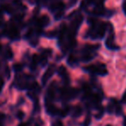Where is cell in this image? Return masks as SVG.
I'll list each match as a JSON object with an SVG mask.
<instances>
[{
    "label": "cell",
    "instance_id": "6da1fadb",
    "mask_svg": "<svg viewBox=\"0 0 126 126\" xmlns=\"http://www.w3.org/2000/svg\"><path fill=\"white\" fill-rule=\"evenodd\" d=\"M89 28L87 31L85 38L91 39L94 40H102L106 35V32L109 31L110 28L112 27L110 22H105L97 19H88Z\"/></svg>",
    "mask_w": 126,
    "mask_h": 126
},
{
    "label": "cell",
    "instance_id": "7a4b0ae2",
    "mask_svg": "<svg viewBox=\"0 0 126 126\" xmlns=\"http://www.w3.org/2000/svg\"><path fill=\"white\" fill-rule=\"evenodd\" d=\"M100 48V45H89L87 44L79 51V56H77L79 61L88 63V62L93 60L96 57L97 51Z\"/></svg>",
    "mask_w": 126,
    "mask_h": 126
},
{
    "label": "cell",
    "instance_id": "3957f363",
    "mask_svg": "<svg viewBox=\"0 0 126 126\" xmlns=\"http://www.w3.org/2000/svg\"><path fill=\"white\" fill-rule=\"evenodd\" d=\"M83 70L88 73L92 74V75H97L100 76H105L108 73L106 64L102 63H97L94 64L88 65V66L84 67Z\"/></svg>",
    "mask_w": 126,
    "mask_h": 126
},
{
    "label": "cell",
    "instance_id": "277c9868",
    "mask_svg": "<svg viewBox=\"0 0 126 126\" xmlns=\"http://www.w3.org/2000/svg\"><path fill=\"white\" fill-rule=\"evenodd\" d=\"M79 94V90L76 88H69V87L65 86L62 88L61 89L58 90V95L61 100L63 101H68L72 99H75Z\"/></svg>",
    "mask_w": 126,
    "mask_h": 126
},
{
    "label": "cell",
    "instance_id": "5b68a950",
    "mask_svg": "<svg viewBox=\"0 0 126 126\" xmlns=\"http://www.w3.org/2000/svg\"><path fill=\"white\" fill-rule=\"evenodd\" d=\"M90 14L94 16H106L111 17L112 16V14H114V11L107 10L104 6V1L97 3L96 4L94 5L93 10L90 11Z\"/></svg>",
    "mask_w": 126,
    "mask_h": 126
},
{
    "label": "cell",
    "instance_id": "8992f818",
    "mask_svg": "<svg viewBox=\"0 0 126 126\" xmlns=\"http://www.w3.org/2000/svg\"><path fill=\"white\" fill-rule=\"evenodd\" d=\"M106 111L110 114L120 115L122 113V107L120 103L116 99H111L109 101V104L107 105Z\"/></svg>",
    "mask_w": 126,
    "mask_h": 126
},
{
    "label": "cell",
    "instance_id": "52a82bcc",
    "mask_svg": "<svg viewBox=\"0 0 126 126\" xmlns=\"http://www.w3.org/2000/svg\"><path fill=\"white\" fill-rule=\"evenodd\" d=\"M64 7H65V4L61 1L56 2V3H52L50 6V10L51 12H54L55 19H56V20H59V19L63 16Z\"/></svg>",
    "mask_w": 126,
    "mask_h": 126
},
{
    "label": "cell",
    "instance_id": "ba28073f",
    "mask_svg": "<svg viewBox=\"0 0 126 126\" xmlns=\"http://www.w3.org/2000/svg\"><path fill=\"white\" fill-rule=\"evenodd\" d=\"M105 45L106 47L108 50H111V51H118L120 49V47L118 45H116L115 43V36H114V33H113V28L111 27L109 30V34H108L107 38L105 42Z\"/></svg>",
    "mask_w": 126,
    "mask_h": 126
},
{
    "label": "cell",
    "instance_id": "9c48e42d",
    "mask_svg": "<svg viewBox=\"0 0 126 126\" xmlns=\"http://www.w3.org/2000/svg\"><path fill=\"white\" fill-rule=\"evenodd\" d=\"M58 86H57V82L56 81H53L51 83V85L49 86L47 92V95L45 97V100H49V101H52L55 100L57 94H58Z\"/></svg>",
    "mask_w": 126,
    "mask_h": 126
},
{
    "label": "cell",
    "instance_id": "30bf717a",
    "mask_svg": "<svg viewBox=\"0 0 126 126\" xmlns=\"http://www.w3.org/2000/svg\"><path fill=\"white\" fill-rule=\"evenodd\" d=\"M45 106H46V111L48 113L49 115L51 116H55V115H59V111L60 109H58L56 106L52 104V101L49 100H45Z\"/></svg>",
    "mask_w": 126,
    "mask_h": 126
},
{
    "label": "cell",
    "instance_id": "8fae6325",
    "mask_svg": "<svg viewBox=\"0 0 126 126\" xmlns=\"http://www.w3.org/2000/svg\"><path fill=\"white\" fill-rule=\"evenodd\" d=\"M55 71H56V66H55L54 64H51L50 66L48 67V69L47 70V71L44 73L43 76H42V80H41L42 84L43 85L47 84L48 80L53 76V74L55 73Z\"/></svg>",
    "mask_w": 126,
    "mask_h": 126
},
{
    "label": "cell",
    "instance_id": "7c38bea8",
    "mask_svg": "<svg viewBox=\"0 0 126 126\" xmlns=\"http://www.w3.org/2000/svg\"><path fill=\"white\" fill-rule=\"evenodd\" d=\"M6 33L7 35L10 39L11 40H17L19 39V36H20V33H19V31L17 29V28L15 25H10L8 28L6 29Z\"/></svg>",
    "mask_w": 126,
    "mask_h": 126
},
{
    "label": "cell",
    "instance_id": "4fadbf2b",
    "mask_svg": "<svg viewBox=\"0 0 126 126\" xmlns=\"http://www.w3.org/2000/svg\"><path fill=\"white\" fill-rule=\"evenodd\" d=\"M58 73L60 77L62 78V80H63L65 86H68V85L70 84V76H69V74H68V72H67L66 68H65L64 66H63V65L60 66L58 70Z\"/></svg>",
    "mask_w": 126,
    "mask_h": 126
},
{
    "label": "cell",
    "instance_id": "5bb4252c",
    "mask_svg": "<svg viewBox=\"0 0 126 126\" xmlns=\"http://www.w3.org/2000/svg\"><path fill=\"white\" fill-rule=\"evenodd\" d=\"M49 22H50V19L47 16H42L41 17H40V19L37 22V26H38V28H44V27L47 26L49 24Z\"/></svg>",
    "mask_w": 126,
    "mask_h": 126
},
{
    "label": "cell",
    "instance_id": "9a60e30c",
    "mask_svg": "<svg viewBox=\"0 0 126 126\" xmlns=\"http://www.w3.org/2000/svg\"><path fill=\"white\" fill-rule=\"evenodd\" d=\"M79 59H78L77 56H76V54L75 53H71V54L69 56L68 59H67V63H68L69 65H70V66L72 67H75L76 65L79 63Z\"/></svg>",
    "mask_w": 126,
    "mask_h": 126
},
{
    "label": "cell",
    "instance_id": "2e32d148",
    "mask_svg": "<svg viewBox=\"0 0 126 126\" xmlns=\"http://www.w3.org/2000/svg\"><path fill=\"white\" fill-rule=\"evenodd\" d=\"M83 112V109L81 106H76L70 110V114L73 118H79L80 116H81Z\"/></svg>",
    "mask_w": 126,
    "mask_h": 126
},
{
    "label": "cell",
    "instance_id": "e0dca14e",
    "mask_svg": "<svg viewBox=\"0 0 126 126\" xmlns=\"http://www.w3.org/2000/svg\"><path fill=\"white\" fill-rule=\"evenodd\" d=\"M102 1H104V0H82V2L81 3V8L87 9L89 6H91V5H94L97 3H100V2Z\"/></svg>",
    "mask_w": 126,
    "mask_h": 126
},
{
    "label": "cell",
    "instance_id": "ac0fdd59",
    "mask_svg": "<svg viewBox=\"0 0 126 126\" xmlns=\"http://www.w3.org/2000/svg\"><path fill=\"white\" fill-rule=\"evenodd\" d=\"M104 112H105V109H104V107H103V106H101L100 107L98 108V111H97V115L95 116V118H98V119H100V118H102V116H103V114H104Z\"/></svg>",
    "mask_w": 126,
    "mask_h": 126
},
{
    "label": "cell",
    "instance_id": "d6986e66",
    "mask_svg": "<svg viewBox=\"0 0 126 126\" xmlns=\"http://www.w3.org/2000/svg\"><path fill=\"white\" fill-rule=\"evenodd\" d=\"M90 124H91V116L90 114L88 113L87 115L86 118H85V121H84V124H83V126H89Z\"/></svg>",
    "mask_w": 126,
    "mask_h": 126
},
{
    "label": "cell",
    "instance_id": "ffe728a7",
    "mask_svg": "<svg viewBox=\"0 0 126 126\" xmlns=\"http://www.w3.org/2000/svg\"><path fill=\"white\" fill-rule=\"evenodd\" d=\"M13 70H15L16 72H18V71H21L22 70V65L21 63H15L13 65Z\"/></svg>",
    "mask_w": 126,
    "mask_h": 126
},
{
    "label": "cell",
    "instance_id": "44dd1931",
    "mask_svg": "<svg viewBox=\"0 0 126 126\" xmlns=\"http://www.w3.org/2000/svg\"><path fill=\"white\" fill-rule=\"evenodd\" d=\"M2 10H4L5 12H8V13H11L12 12V8L10 6V5H3V6L1 7Z\"/></svg>",
    "mask_w": 126,
    "mask_h": 126
},
{
    "label": "cell",
    "instance_id": "7402d4cb",
    "mask_svg": "<svg viewBox=\"0 0 126 126\" xmlns=\"http://www.w3.org/2000/svg\"><path fill=\"white\" fill-rule=\"evenodd\" d=\"M5 56H6V58H9V59H10V58H13V52H12L11 50H10V48L7 49L6 53H5Z\"/></svg>",
    "mask_w": 126,
    "mask_h": 126
},
{
    "label": "cell",
    "instance_id": "603a6c76",
    "mask_svg": "<svg viewBox=\"0 0 126 126\" xmlns=\"http://www.w3.org/2000/svg\"><path fill=\"white\" fill-rule=\"evenodd\" d=\"M17 118H19V120H22V118H24V116H25V114H24V112L22 111H17Z\"/></svg>",
    "mask_w": 126,
    "mask_h": 126
},
{
    "label": "cell",
    "instance_id": "cb8c5ba5",
    "mask_svg": "<svg viewBox=\"0 0 126 126\" xmlns=\"http://www.w3.org/2000/svg\"><path fill=\"white\" fill-rule=\"evenodd\" d=\"M52 126H63V125L60 120H56V121L52 124Z\"/></svg>",
    "mask_w": 126,
    "mask_h": 126
},
{
    "label": "cell",
    "instance_id": "d4e9b609",
    "mask_svg": "<svg viewBox=\"0 0 126 126\" xmlns=\"http://www.w3.org/2000/svg\"><path fill=\"white\" fill-rule=\"evenodd\" d=\"M122 9H123V11L125 13V15L126 16V0H125L123 3V5H122Z\"/></svg>",
    "mask_w": 126,
    "mask_h": 126
},
{
    "label": "cell",
    "instance_id": "484cf974",
    "mask_svg": "<svg viewBox=\"0 0 126 126\" xmlns=\"http://www.w3.org/2000/svg\"><path fill=\"white\" fill-rule=\"evenodd\" d=\"M3 85H4V81H3V80L0 79V92H1L2 89H3Z\"/></svg>",
    "mask_w": 126,
    "mask_h": 126
},
{
    "label": "cell",
    "instance_id": "4316f807",
    "mask_svg": "<svg viewBox=\"0 0 126 126\" xmlns=\"http://www.w3.org/2000/svg\"><path fill=\"white\" fill-rule=\"evenodd\" d=\"M3 14H2V12L0 11V26L2 25V23H3Z\"/></svg>",
    "mask_w": 126,
    "mask_h": 126
},
{
    "label": "cell",
    "instance_id": "83f0119b",
    "mask_svg": "<svg viewBox=\"0 0 126 126\" xmlns=\"http://www.w3.org/2000/svg\"><path fill=\"white\" fill-rule=\"evenodd\" d=\"M122 101H123V102H126V90H125V94H124V95H123V98H122Z\"/></svg>",
    "mask_w": 126,
    "mask_h": 126
},
{
    "label": "cell",
    "instance_id": "f1b7e54d",
    "mask_svg": "<svg viewBox=\"0 0 126 126\" xmlns=\"http://www.w3.org/2000/svg\"><path fill=\"white\" fill-rule=\"evenodd\" d=\"M39 3H41V4H45V3L47 2V0H38Z\"/></svg>",
    "mask_w": 126,
    "mask_h": 126
},
{
    "label": "cell",
    "instance_id": "f546056e",
    "mask_svg": "<svg viewBox=\"0 0 126 126\" xmlns=\"http://www.w3.org/2000/svg\"><path fill=\"white\" fill-rule=\"evenodd\" d=\"M28 123H21L18 126H28Z\"/></svg>",
    "mask_w": 126,
    "mask_h": 126
},
{
    "label": "cell",
    "instance_id": "4dcf8cb0",
    "mask_svg": "<svg viewBox=\"0 0 126 126\" xmlns=\"http://www.w3.org/2000/svg\"><path fill=\"white\" fill-rule=\"evenodd\" d=\"M124 126H126V118H125V120H124Z\"/></svg>",
    "mask_w": 126,
    "mask_h": 126
},
{
    "label": "cell",
    "instance_id": "1f68e13d",
    "mask_svg": "<svg viewBox=\"0 0 126 126\" xmlns=\"http://www.w3.org/2000/svg\"><path fill=\"white\" fill-rule=\"evenodd\" d=\"M106 126H112V125H106Z\"/></svg>",
    "mask_w": 126,
    "mask_h": 126
},
{
    "label": "cell",
    "instance_id": "d6a6232c",
    "mask_svg": "<svg viewBox=\"0 0 126 126\" xmlns=\"http://www.w3.org/2000/svg\"><path fill=\"white\" fill-rule=\"evenodd\" d=\"M73 1H74V3H75V2L76 1V0H73Z\"/></svg>",
    "mask_w": 126,
    "mask_h": 126
}]
</instances>
